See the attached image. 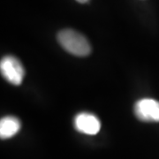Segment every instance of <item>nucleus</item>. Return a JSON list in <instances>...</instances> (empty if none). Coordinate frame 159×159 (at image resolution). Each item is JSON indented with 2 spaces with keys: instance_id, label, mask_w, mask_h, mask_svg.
Listing matches in <instances>:
<instances>
[{
  "instance_id": "obj_1",
  "label": "nucleus",
  "mask_w": 159,
  "mask_h": 159,
  "mask_svg": "<svg viewBox=\"0 0 159 159\" xmlns=\"http://www.w3.org/2000/svg\"><path fill=\"white\" fill-rule=\"evenodd\" d=\"M57 41L65 51L77 57H86L91 51L90 44L83 34L73 29H64L57 34Z\"/></svg>"
},
{
  "instance_id": "obj_2",
  "label": "nucleus",
  "mask_w": 159,
  "mask_h": 159,
  "mask_svg": "<svg viewBox=\"0 0 159 159\" xmlns=\"http://www.w3.org/2000/svg\"><path fill=\"white\" fill-rule=\"evenodd\" d=\"M0 72L3 78L12 85L19 86L25 77V69L17 57L5 56L0 62Z\"/></svg>"
},
{
  "instance_id": "obj_5",
  "label": "nucleus",
  "mask_w": 159,
  "mask_h": 159,
  "mask_svg": "<svg viewBox=\"0 0 159 159\" xmlns=\"http://www.w3.org/2000/svg\"><path fill=\"white\" fill-rule=\"evenodd\" d=\"M20 121L14 116H6L0 120V137L3 140L10 139L17 134L20 129Z\"/></svg>"
},
{
  "instance_id": "obj_4",
  "label": "nucleus",
  "mask_w": 159,
  "mask_h": 159,
  "mask_svg": "<svg viewBox=\"0 0 159 159\" xmlns=\"http://www.w3.org/2000/svg\"><path fill=\"white\" fill-rule=\"evenodd\" d=\"M74 128L89 135H95L101 129V122L96 115L89 112H80L75 116L74 120Z\"/></svg>"
},
{
  "instance_id": "obj_6",
  "label": "nucleus",
  "mask_w": 159,
  "mask_h": 159,
  "mask_svg": "<svg viewBox=\"0 0 159 159\" xmlns=\"http://www.w3.org/2000/svg\"><path fill=\"white\" fill-rule=\"evenodd\" d=\"M77 2H79V3H81V4H84V3H87L89 0H76Z\"/></svg>"
},
{
  "instance_id": "obj_3",
  "label": "nucleus",
  "mask_w": 159,
  "mask_h": 159,
  "mask_svg": "<svg viewBox=\"0 0 159 159\" xmlns=\"http://www.w3.org/2000/svg\"><path fill=\"white\" fill-rule=\"evenodd\" d=\"M134 112L137 119L142 122L158 123L159 102L152 98H142L135 102Z\"/></svg>"
}]
</instances>
